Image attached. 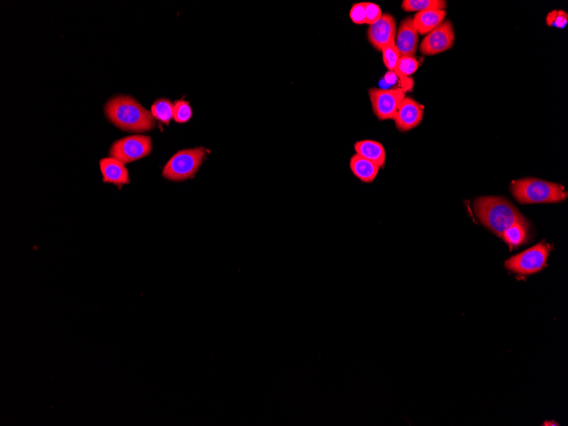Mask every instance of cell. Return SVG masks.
Here are the masks:
<instances>
[{
    "mask_svg": "<svg viewBox=\"0 0 568 426\" xmlns=\"http://www.w3.org/2000/svg\"><path fill=\"white\" fill-rule=\"evenodd\" d=\"M104 111L107 119L123 132L146 133L155 127V119L136 99L118 95L106 103Z\"/></svg>",
    "mask_w": 568,
    "mask_h": 426,
    "instance_id": "cell-1",
    "label": "cell"
},
{
    "mask_svg": "<svg viewBox=\"0 0 568 426\" xmlns=\"http://www.w3.org/2000/svg\"><path fill=\"white\" fill-rule=\"evenodd\" d=\"M474 211L481 223L500 238L513 225H529L518 208L505 198H478L474 202Z\"/></svg>",
    "mask_w": 568,
    "mask_h": 426,
    "instance_id": "cell-2",
    "label": "cell"
},
{
    "mask_svg": "<svg viewBox=\"0 0 568 426\" xmlns=\"http://www.w3.org/2000/svg\"><path fill=\"white\" fill-rule=\"evenodd\" d=\"M510 192L523 204L560 203L568 197L564 186L536 178L513 181Z\"/></svg>",
    "mask_w": 568,
    "mask_h": 426,
    "instance_id": "cell-3",
    "label": "cell"
},
{
    "mask_svg": "<svg viewBox=\"0 0 568 426\" xmlns=\"http://www.w3.org/2000/svg\"><path fill=\"white\" fill-rule=\"evenodd\" d=\"M206 159L203 147L178 151L168 161L163 169V176L171 181H184L196 175Z\"/></svg>",
    "mask_w": 568,
    "mask_h": 426,
    "instance_id": "cell-4",
    "label": "cell"
},
{
    "mask_svg": "<svg viewBox=\"0 0 568 426\" xmlns=\"http://www.w3.org/2000/svg\"><path fill=\"white\" fill-rule=\"evenodd\" d=\"M550 247L540 243L527 250L507 260L505 267L518 275L528 276L539 272L546 266Z\"/></svg>",
    "mask_w": 568,
    "mask_h": 426,
    "instance_id": "cell-5",
    "label": "cell"
},
{
    "mask_svg": "<svg viewBox=\"0 0 568 426\" xmlns=\"http://www.w3.org/2000/svg\"><path fill=\"white\" fill-rule=\"evenodd\" d=\"M153 151L150 137L131 136L114 142L110 149V156L124 164L146 158Z\"/></svg>",
    "mask_w": 568,
    "mask_h": 426,
    "instance_id": "cell-6",
    "label": "cell"
},
{
    "mask_svg": "<svg viewBox=\"0 0 568 426\" xmlns=\"http://www.w3.org/2000/svg\"><path fill=\"white\" fill-rule=\"evenodd\" d=\"M373 112L380 120L394 119L395 115L405 98L402 90L372 88L368 90Z\"/></svg>",
    "mask_w": 568,
    "mask_h": 426,
    "instance_id": "cell-7",
    "label": "cell"
},
{
    "mask_svg": "<svg viewBox=\"0 0 568 426\" xmlns=\"http://www.w3.org/2000/svg\"><path fill=\"white\" fill-rule=\"evenodd\" d=\"M455 33L451 21L446 20L427 34L420 43V52L424 55H435L449 50L454 45Z\"/></svg>",
    "mask_w": 568,
    "mask_h": 426,
    "instance_id": "cell-8",
    "label": "cell"
},
{
    "mask_svg": "<svg viewBox=\"0 0 568 426\" xmlns=\"http://www.w3.org/2000/svg\"><path fill=\"white\" fill-rule=\"evenodd\" d=\"M397 23L391 14H384L368 30V41L377 50H382L396 41Z\"/></svg>",
    "mask_w": 568,
    "mask_h": 426,
    "instance_id": "cell-9",
    "label": "cell"
},
{
    "mask_svg": "<svg viewBox=\"0 0 568 426\" xmlns=\"http://www.w3.org/2000/svg\"><path fill=\"white\" fill-rule=\"evenodd\" d=\"M424 107L422 104L410 97H405L399 106L394 117L395 123L398 130L402 132L417 127L424 119Z\"/></svg>",
    "mask_w": 568,
    "mask_h": 426,
    "instance_id": "cell-10",
    "label": "cell"
},
{
    "mask_svg": "<svg viewBox=\"0 0 568 426\" xmlns=\"http://www.w3.org/2000/svg\"><path fill=\"white\" fill-rule=\"evenodd\" d=\"M397 39L395 41L400 56L415 58L419 46V33L414 28L412 17L403 20L398 28Z\"/></svg>",
    "mask_w": 568,
    "mask_h": 426,
    "instance_id": "cell-11",
    "label": "cell"
},
{
    "mask_svg": "<svg viewBox=\"0 0 568 426\" xmlns=\"http://www.w3.org/2000/svg\"><path fill=\"white\" fill-rule=\"evenodd\" d=\"M100 169L102 174L103 182L114 184L122 188L131 182L129 171L125 164L114 158H104L100 160Z\"/></svg>",
    "mask_w": 568,
    "mask_h": 426,
    "instance_id": "cell-12",
    "label": "cell"
},
{
    "mask_svg": "<svg viewBox=\"0 0 568 426\" xmlns=\"http://www.w3.org/2000/svg\"><path fill=\"white\" fill-rule=\"evenodd\" d=\"M354 150L355 154L371 161L380 169L385 166L387 153L381 143L372 140L359 141L355 143Z\"/></svg>",
    "mask_w": 568,
    "mask_h": 426,
    "instance_id": "cell-13",
    "label": "cell"
},
{
    "mask_svg": "<svg viewBox=\"0 0 568 426\" xmlns=\"http://www.w3.org/2000/svg\"><path fill=\"white\" fill-rule=\"evenodd\" d=\"M446 16V11L430 10L418 12L413 18L414 28L420 36H427L444 23Z\"/></svg>",
    "mask_w": 568,
    "mask_h": 426,
    "instance_id": "cell-14",
    "label": "cell"
},
{
    "mask_svg": "<svg viewBox=\"0 0 568 426\" xmlns=\"http://www.w3.org/2000/svg\"><path fill=\"white\" fill-rule=\"evenodd\" d=\"M350 169L358 179L365 183L374 181L380 171L378 165L358 154L351 156Z\"/></svg>",
    "mask_w": 568,
    "mask_h": 426,
    "instance_id": "cell-15",
    "label": "cell"
},
{
    "mask_svg": "<svg viewBox=\"0 0 568 426\" xmlns=\"http://www.w3.org/2000/svg\"><path fill=\"white\" fill-rule=\"evenodd\" d=\"M529 225L515 224L502 234L501 238L513 250L527 241Z\"/></svg>",
    "mask_w": 568,
    "mask_h": 426,
    "instance_id": "cell-16",
    "label": "cell"
},
{
    "mask_svg": "<svg viewBox=\"0 0 568 426\" xmlns=\"http://www.w3.org/2000/svg\"><path fill=\"white\" fill-rule=\"evenodd\" d=\"M448 4L444 0H404L402 9L407 12H422L430 10L445 11Z\"/></svg>",
    "mask_w": 568,
    "mask_h": 426,
    "instance_id": "cell-17",
    "label": "cell"
},
{
    "mask_svg": "<svg viewBox=\"0 0 568 426\" xmlns=\"http://www.w3.org/2000/svg\"><path fill=\"white\" fill-rule=\"evenodd\" d=\"M151 112L155 120L168 125L174 116V104L166 98L159 99L151 106Z\"/></svg>",
    "mask_w": 568,
    "mask_h": 426,
    "instance_id": "cell-18",
    "label": "cell"
},
{
    "mask_svg": "<svg viewBox=\"0 0 568 426\" xmlns=\"http://www.w3.org/2000/svg\"><path fill=\"white\" fill-rule=\"evenodd\" d=\"M419 63L415 58L412 56H401L399 59L394 73L399 78H405L414 75L419 68Z\"/></svg>",
    "mask_w": 568,
    "mask_h": 426,
    "instance_id": "cell-19",
    "label": "cell"
},
{
    "mask_svg": "<svg viewBox=\"0 0 568 426\" xmlns=\"http://www.w3.org/2000/svg\"><path fill=\"white\" fill-rule=\"evenodd\" d=\"M193 108L185 100H178L174 104V119L178 124H186L192 119Z\"/></svg>",
    "mask_w": 568,
    "mask_h": 426,
    "instance_id": "cell-20",
    "label": "cell"
},
{
    "mask_svg": "<svg viewBox=\"0 0 568 426\" xmlns=\"http://www.w3.org/2000/svg\"><path fill=\"white\" fill-rule=\"evenodd\" d=\"M381 52H382L385 66L387 67L389 71L394 73L398 60L401 58L396 45H395V43H391V45L385 47Z\"/></svg>",
    "mask_w": 568,
    "mask_h": 426,
    "instance_id": "cell-21",
    "label": "cell"
},
{
    "mask_svg": "<svg viewBox=\"0 0 568 426\" xmlns=\"http://www.w3.org/2000/svg\"><path fill=\"white\" fill-rule=\"evenodd\" d=\"M568 21V14L562 10H554L550 11L546 17V23L549 27H554L560 29L566 28Z\"/></svg>",
    "mask_w": 568,
    "mask_h": 426,
    "instance_id": "cell-22",
    "label": "cell"
},
{
    "mask_svg": "<svg viewBox=\"0 0 568 426\" xmlns=\"http://www.w3.org/2000/svg\"><path fill=\"white\" fill-rule=\"evenodd\" d=\"M350 18L355 24H366V2L355 4L350 9Z\"/></svg>",
    "mask_w": 568,
    "mask_h": 426,
    "instance_id": "cell-23",
    "label": "cell"
},
{
    "mask_svg": "<svg viewBox=\"0 0 568 426\" xmlns=\"http://www.w3.org/2000/svg\"><path fill=\"white\" fill-rule=\"evenodd\" d=\"M381 16H382V12H381V9L375 3L371 2H366V24L373 25L378 21Z\"/></svg>",
    "mask_w": 568,
    "mask_h": 426,
    "instance_id": "cell-24",
    "label": "cell"
}]
</instances>
